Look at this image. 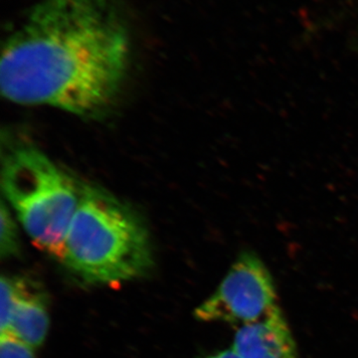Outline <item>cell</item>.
<instances>
[{
	"mask_svg": "<svg viewBox=\"0 0 358 358\" xmlns=\"http://www.w3.org/2000/svg\"><path fill=\"white\" fill-rule=\"evenodd\" d=\"M129 51L113 0H38L2 49V96L101 119L117 102Z\"/></svg>",
	"mask_w": 358,
	"mask_h": 358,
	"instance_id": "1",
	"label": "cell"
},
{
	"mask_svg": "<svg viewBox=\"0 0 358 358\" xmlns=\"http://www.w3.org/2000/svg\"><path fill=\"white\" fill-rule=\"evenodd\" d=\"M61 262L86 284L131 281L152 267L148 230L128 204L100 186L82 183Z\"/></svg>",
	"mask_w": 358,
	"mask_h": 358,
	"instance_id": "2",
	"label": "cell"
},
{
	"mask_svg": "<svg viewBox=\"0 0 358 358\" xmlns=\"http://www.w3.org/2000/svg\"><path fill=\"white\" fill-rule=\"evenodd\" d=\"M1 185L7 203L32 243L61 262L82 183L38 148L20 145L2 159Z\"/></svg>",
	"mask_w": 358,
	"mask_h": 358,
	"instance_id": "3",
	"label": "cell"
},
{
	"mask_svg": "<svg viewBox=\"0 0 358 358\" xmlns=\"http://www.w3.org/2000/svg\"><path fill=\"white\" fill-rule=\"evenodd\" d=\"M278 308L270 271L255 252L245 250L217 289L195 310V317L243 327L265 319Z\"/></svg>",
	"mask_w": 358,
	"mask_h": 358,
	"instance_id": "4",
	"label": "cell"
},
{
	"mask_svg": "<svg viewBox=\"0 0 358 358\" xmlns=\"http://www.w3.org/2000/svg\"><path fill=\"white\" fill-rule=\"evenodd\" d=\"M232 350L240 358H300L280 308L265 319L240 327Z\"/></svg>",
	"mask_w": 358,
	"mask_h": 358,
	"instance_id": "5",
	"label": "cell"
},
{
	"mask_svg": "<svg viewBox=\"0 0 358 358\" xmlns=\"http://www.w3.org/2000/svg\"><path fill=\"white\" fill-rule=\"evenodd\" d=\"M48 329L49 315L44 296L38 287L33 286L16 306L6 333L13 334L34 348L43 343Z\"/></svg>",
	"mask_w": 358,
	"mask_h": 358,
	"instance_id": "6",
	"label": "cell"
},
{
	"mask_svg": "<svg viewBox=\"0 0 358 358\" xmlns=\"http://www.w3.org/2000/svg\"><path fill=\"white\" fill-rule=\"evenodd\" d=\"M31 281L23 277H11V275H2L1 277V333L8 331L14 310L18 305L21 298L32 287Z\"/></svg>",
	"mask_w": 358,
	"mask_h": 358,
	"instance_id": "7",
	"label": "cell"
},
{
	"mask_svg": "<svg viewBox=\"0 0 358 358\" xmlns=\"http://www.w3.org/2000/svg\"><path fill=\"white\" fill-rule=\"evenodd\" d=\"M20 245L16 223L7 208L6 202L1 203V236H0V254L2 258L16 256L20 253Z\"/></svg>",
	"mask_w": 358,
	"mask_h": 358,
	"instance_id": "8",
	"label": "cell"
},
{
	"mask_svg": "<svg viewBox=\"0 0 358 358\" xmlns=\"http://www.w3.org/2000/svg\"><path fill=\"white\" fill-rule=\"evenodd\" d=\"M32 348L13 334H1L0 358H36Z\"/></svg>",
	"mask_w": 358,
	"mask_h": 358,
	"instance_id": "9",
	"label": "cell"
},
{
	"mask_svg": "<svg viewBox=\"0 0 358 358\" xmlns=\"http://www.w3.org/2000/svg\"><path fill=\"white\" fill-rule=\"evenodd\" d=\"M205 358H240L238 357L236 353L234 352V350L231 348V350H222V352H219L216 353H213V355H209V357Z\"/></svg>",
	"mask_w": 358,
	"mask_h": 358,
	"instance_id": "10",
	"label": "cell"
}]
</instances>
